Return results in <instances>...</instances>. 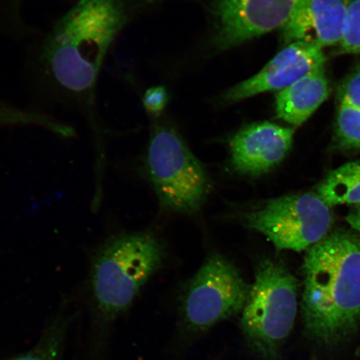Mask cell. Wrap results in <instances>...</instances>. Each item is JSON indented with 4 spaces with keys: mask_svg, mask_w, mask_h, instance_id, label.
Listing matches in <instances>:
<instances>
[{
    "mask_svg": "<svg viewBox=\"0 0 360 360\" xmlns=\"http://www.w3.org/2000/svg\"><path fill=\"white\" fill-rule=\"evenodd\" d=\"M132 15L130 0H75L31 40L25 73L36 100L34 109L78 111L96 129L98 81Z\"/></svg>",
    "mask_w": 360,
    "mask_h": 360,
    "instance_id": "1",
    "label": "cell"
},
{
    "mask_svg": "<svg viewBox=\"0 0 360 360\" xmlns=\"http://www.w3.org/2000/svg\"><path fill=\"white\" fill-rule=\"evenodd\" d=\"M302 314L309 334L326 344L351 334L360 319V238L337 229L310 247L303 264Z\"/></svg>",
    "mask_w": 360,
    "mask_h": 360,
    "instance_id": "2",
    "label": "cell"
},
{
    "mask_svg": "<svg viewBox=\"0 0 360 360\" xmlns=\"http://www.w3.org/2000/svg\"><path fill=\"white\" fill-rule=\"evenodd\" d=\"M163 258V247L150 233L120 235L103 243L90 271V285L101 312L112 318L127 309Z\"/></svg>",
    "mask_w": 360,
    "mask_h": 360,
    "instance_id": "3",
    "label": "cell"
},
{
    "mask_svg": "<svg viewBox=\"0 0 360 360\" xmlns=\"http://www.w3.org/2000/svg\"><path fill=\"white\" fill-rule=\"evenodd\" d=\"M298 287L297 278L281 261H259L242 311L241 328L263 360H277L290 335L298 309Z\"/></svg>",
    "mask_w": 360,
    "mask_h": 360,
    "instance_id": "4",
    "label": "cell"
},
{
    "mask_svg": "<svg viewBox=\"0 0 360 360\" xmlns=\"http://www.w3.org/2000/svg\"><path fill=\"white\" fill-rule=\"evenodd\" d=\"M146 167L165 208L195 213L208 195L210 180L204 166L174 130L158 128L148 145Z\"/></svg>",
    "mask_w": 360,
    "mask_h": 360,
    "instance_id": "5",
    "label": "cell"
},
{
    "mask_svg": "<svg viewBox=\"0 0 360 360\" xmlns=\"http://www.w3.org/2000/svg\"><path fill=\"white\" fill-rule=\"evenodd\" d=\"M245 221L278 250L302 252L332 231L334 215L331 207L310 191L270 200L246 214Z\"/></svg>",
    "mask_w": 360,
    "mask_h": 360,
    "instance_id": "6",
    "label": "cell"
},
{
    "mask_svg": "<svg viewBox=\"0 0 360 360\" xmlns=\"http://www.w3.org/2000/svg\"><path fill=\"white\" fill-rule=\"evenodd\" d=\"M251 286L221 255L202 265L188 285L183 301L184 319L193 330L202 331L242 313Z\"/></svg>",
    "mask_w": 360,
    "mask_h": 360,
    "instance_id": "7",
    "label": "cell"
},
{
    "mask_svg": "<svg viewBox=\"0 0 360 360\" xmlns=\"http://www.w3.org/2000/svg\"><path fill=\"white\" fill-rule=\"evenodd\" d=\"M302 0H215L216 43L229 49L283 28Z\"/></svg>",
    "mask_w": 360,
    "mask_h": 360,
    "instance_id": "8",
    "label": "cell"
},
{
    "mask_svg": "<svg viewBox=\"0 0 360 360\" xmlns=\"http://www.w3.org/2000/svg\"><path fill=\"white\" fill-rule=\"evenodd\" d=\"M323 49L303 41L288 44L262 70L231 89L225 101L236 102L269 91H281L314 71L323 69Z\"/></svg>",
    "mask_w": 360,
    "mask_h": 360,
    "instance_id": "9",
    "label": "cell"
},
{
    "mask_svg": "<svg viewBox=\"0 0 360 360\" xmlns=\"http://www.w3.org/2000/svg\"><path fill=\"white\" fill-rule=\"evenodd\" d=\"M294 135V129L274 123L246 126L231 143L233 169L250 176L269 172L289 154Z\"/></svg>",
    "mask_w": 360,
    "mask_h": 360,
    "instance_id": "10",
    "label": "cell"
},
{
    "mask_svg": "<svg viewBox=\"0 0 360 360\" xmlns=\"http://www.w3.org/2000/svg\"><path fill=\"white\" fill-rule=\"evenodd\" d=\"M351 0H302L282 28L290 44L303 41L322 49L340 44Z\"/></svg>",
    "mask_w": 360,
    "mask_h": 360,
    "instance_id": "11",
    "label": "cell"
},
{
    "mask_svg": "<svg viewBox=\"0 0 360 360\" xmlns=\"http://www.w3.org/2000/svg\"><path fill=\"white\" fill-rule=\"evenodd\" d=\"M328 96L330 84L323 68L278 93L277 115L288 124L300 126L309 119Z\"/></svg>",
    "mask_w": 360,
    "mask_h": 360,
    "instance_id": "12",
    "label": "cell"
},
{
    "mask_svg": "<svg viewBox=\"0 0 360 360\" xmlns=\"http://www.w3.org/2000/svg\"><path fill=\"white\" fill-rule=\"evenodd\" d=\"M314 191L331 208L360 205V160L331 171Z\"/></svg>",
    "mask_w": 360,
    "mask_h": 360,
    "instance_id": "13",
    "label": "cell"
},
{
    "mask_svg": "<svg viewBox=\"0 0 360 360\" xmlns=\"http://www.w3.org/2000/svg\"><path fill=\"white\" fill-rule=\"evenodd\" d=\"M335 139L340 150H360V110L340 102L337 110Z\"/></svg>",
    "mask_w": 360,
    "mask_h": 360,
    "instance_id": "14",
    "label": "cell"
},
{
    "mask_svg": "<svg viewBox=\"0 0 360 360\" xmlns=\"http://www.w3.org/2000/svg\"><path fill=\"white\" fill-rule=\"evenodd\" d=\"M339 45L343 53L360 55V0H351Z\"/></svg>",
    "mask_w": 360,
    "mask_h": 360,
    "instance_id": "15",
    "label": "cell"
},
{
    "mask_svg": "<svg viewBox=\"0 0 360 360\" xmlns=\"http://www.w3.org/2000/svg\"><path fill=\"white\" fill-rule=\"evenodd\" d=\"M338 96L339 102L360 110V63L342 80Z\"/></svg>",
    "mask_w": 360,
    "mask_h": 360,
    "instance_id": "16",
    "label": "cell"
},
{
    "mask_svg": "<svg viewBox=\"0 0 360 360\" xmlns=\"http://www.w3.org/2000/svg\"><path fill=\"white\" fill-rule=\"evenodd\" d=\"M56 333H51L48 339L42 343L40 347L32 352L22 355L12 360H56L60 339Z\"/></svg>",
    "mask_w": 360,
    "mask_h": 360,
    "instance_id": "17",
    "label": "cell"
},
{
    "mask_svg": "<svg viewBox=\"0 0 360 360\" xmlns=\"http://www.w3.org/2000/svg\"><path fill=\"white\" fill-rule=\"evenodd\" d=\"M167 100V92L164 87H153L143 94V103L148 112L157 115L164 110Z\"/></svg>",
    "mask_w": 360,
    "mask_h": 360,
    "instance_id": "18",
    "label": "cell"
},
{
    "mask_svg": "<svg viewBox=\"0 0 360 360\" xmlns=\"http://www.w3.org/2000/svg\"><path fill=\"white\" fill-rule=\"evenodd\" d=\"M346 221L360 238V205H354L346 216Z\"/></svg>",
    "mask_w": 360,
    "mask_h": 360,
    "instance_id": "19",
    "label": "cell"
},
{
    "mask_svg": "<svg viewBox=\"0 0 360 360\" xmlns=\"http://www.w3.org/2000/svg\"><path fill=\"white\" fill-rule=\"evenodd\" d=\"M8 1L18 10H24L27 0H8Z\"/></svg>",
    "mask_w": 360,
    "mask_h": 360,
    "instance_id": "20",
    "label": "cell"
}]
</instances>
